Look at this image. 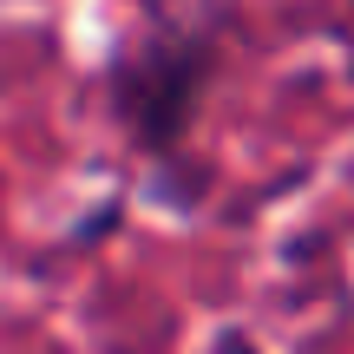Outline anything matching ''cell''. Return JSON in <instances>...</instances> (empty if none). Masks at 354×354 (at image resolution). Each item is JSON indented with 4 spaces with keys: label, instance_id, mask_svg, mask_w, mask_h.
Segmentation results:
<instances>
[{
    "label": "cell",
    "instance_id": "6da1fadb",
    "mask_svg": "<svg viewBox=\"0 0 354 354\" xmlns=\"http://www.w3.org/2000/svg\"><path fill=\"white\" fill-rule=\"evenodd\" d=\"M223 73V13L203 0H151L145 26L131 39H118L112 66H105V105H112L118 131L131 138V151L151 165V184H177L184 203H203L210 171L190 165V131H197L210 86Z\"/></svg>",
    "mask_w": 354,
    "mask_h": 354
}]
</instances>
